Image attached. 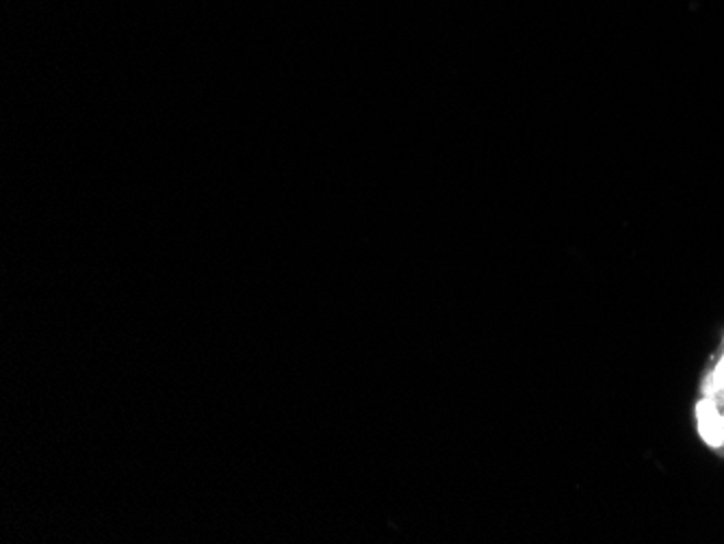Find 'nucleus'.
Here are the masks:
<instances>
[{
	"label": "nucleus",
	"instance_id": "f257e3e1",
	"mask_svg": "<svg viewBox=\"0 0 724 544\" xmlns=\"http://www.w3.org/2000/svg\"><path fill=\"white\" fill-rule=\"evenodd\" d=\"M697 423L701 438L714 447L721 449L724 445V421L721 410L712 399H701L697 403Z\"/></svg>",
	"mask_w": 724,
	"mask_h": 544
},
{
	"label": "nucleus",
	"instance_id": "f03ea898",
	"mask_svg": "<svg viewBox=\"0 0 724 544\" xmlns=\"http://www.w3.org/2000/svg\"><path fill=\"white\" fill-rule=\"evenodd\" d=\"M714 385H716L719 389L724 390V354L723 358L719 360L716 369H714Z\"/></svg>",
	"mask_w": 724,
	"mask_h": 544
},
{
	"label": "nucleus",
	"instance_id": "7ed1b4c3",
	"mask_svg": "<svg viewBox=\"0 0 724 544\" xmlns=\"http://www.w3.org/2000/svg\"><path fill=\"white\" fill-rule=\"evenodd\" d=\"M723 421H724V414H723Z\"/></svg>",
	"mask_w": 724,
	"mask_h": 544
}]
</instances>
